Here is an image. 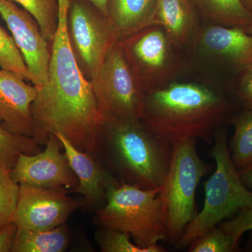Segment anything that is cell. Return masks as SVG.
Listing matches in <instances>:
<instances>
[{"instance_id": "obj_1", "label": "cell", "mask_w": 252, "mask_h": 252, "mask_svg": "<svg viewBox=\"0 0 252 252\" xmlns=\"http://www.w3.org/2000/svg\"><path fill=\"white\" fill-rule=\"evenodd\" d=\"M59 20L53 41L48 79L37 88L31 106L33 138L45 144L60 132L82 152L98 153L99 138L105 119L97 106L91 81L78 64L68 31L70 0H58Z\"/></svg>"}, {"instance_id": "obj_2", "label": "cell", "mask_w": 252, "mask_h": 252, "mask_svg": "<svg viewBox=\"0 0 252 252\" xmlns=\"http://www.w3.org/2000/svg\"><path fill=\"white\" fill-rule=\"evenodd\" d=\"M232 109L223 94L208 86L172 81L145 94L141 120L172 144L191 139L210 144L217 127L231 119Z\"/></svg>"}, {"instance_id": "obj_3", "label": "cell", "mask_w": 252, "mask_h": 252, "mask_svg": "<svg viewBox=\"0 0 252 252\" xmlns=\"http://www.w3.org/2000/svg\"><path fill=\"white\" fill-rule=\"evenodd\" d=\"M99 157L121 182L158 189L171 165L172 144L141 119H109L99 135Z\"/></svg>"}, {"instance_id": "obj_4", "label": "cell", "mask_w": 252, "mask_h": 252, "mask_svg": "<svg viewBox=\"0 0 252 252\" xmlns=\"http://www.w3.org/2000/svg\"><path fill=\"white\" fill-rule=\"evenodd\" d=\"M101 227L130 235L147 248L167 240L166 215L160 189H142L117 180L107 187L104 205L96 212Z\"/></svg>"}, {"instance_id": "obj_5", "label": "cell", "mask_w": 252, "mask_h": 252, "mask_svg": "<svg viewBox=\"0 0 252 252\" xmlns=\"http://www.w3.org/2000/svg\"><path fill=\"white\" fill-rule=\"evenodd\" d=\"M214 138L211 154L216 162V170L204 184L203 209L187 225L175 244L176 248H187L198 237L252 205V190L240 180L232 161L226 130L217 127Z\"/></svg>"}, {"instance_id": "obj_6", "label": "cell", "mask_w": 252, "mask_h": 252, "mask_svg": "<svg viewBox=\"0 0 252 252\" xmlns=\"http://www.w3.org/2000/svg\"><path fill=\"white\" fill-rule=\"evenodd\" d=\"M208 165L200 158L195 140L172 144L171 165L160 195L166 215L167 240L175 245L196 216L195 193Z\"/></svg>"}, {"instance_id": "obj_7", "label": "cell", "mask_w": 252, "mask_h": 252, "mask_svg": "<svg viewBox=\"0 0 252 252\" xmlns=\"http://www.w3.org/2000/svg\"><path fill=\"white\" fill-rule=\"evenodd\" d=\"M91 82L106 121L141 119L145 94L136 80L119 40L109 50Z\"/></svg>"}, {"instance_id": "obj_8", "label": "cell", "mask_w": 252, "mask_h": 252, "mask_svg": "<svg viewBox=\"0 0 252 252\" xmlns=\"http://www.w3.org/2000/svg\"><path fill=\"white\" fill-rule=\"evenodd\" d=\"M136 80L144 94L172 82L180 68L173 44L159 25L119 40Z\"/></svg>"}, {"instance_id": "obj_9", "label": "cell", "mask_w": 252, "mask_h": 252, "mask_svg": "<svg viewBox=\"0 0 252 252\" xmlns=\"http://www.w3.org/2000/svg\"><path fill=\"white\" fill-rule=\"evenodd\" d=\"M68 31L71 44L91 77L99 70L119 36L109 18L82 2L69 5Z\"/></svg>"}, {"instance_id": "obj_10", "label": "cell", "mask_w": 252, "mask_h": 252, "mask_svg": "<svg viewBox=\"0 0 252 252\" xmlns=\"http://www.w3.org/2000/svg\"><path fill=\"white\" fill-rule=\"evenodd\" d=\"M17 206L12 222L17 228L31 230L52 229L66 223L82 206L63 188H41L19 185Z\"/></svg>"}, {"instance_id": "obj_11", "label": "cell", "mask_w": 252, "mask_h": 252, "mask_svg": "<svg viewBox=\"0 0 252 252\" xmlns=\"http://www.w3.org/2000/svg\"><path fill=\"white\" fill-rule=\"evenodd\" d=\"M45 146L43 152L20 156L10 171L13 180L19 185L69 189L68 192L75 189L77 177L59 138L50 135Z\"/></svg>"}, {"instance_id": "obj_12", "label": "cell", "mask_w": 252, "mask_h": 252, "mask_svg": "<svg viewBox=\"0 0 252 252\" xmlns=\"http://www.w3.org/2000/svg\"><path fill=\"white\" fill-rule=\"evenodd\" d=\"M0 15L22 55L31 81L36 88L41 87L47 81L51 52L39 25L11 0H0Z\"/></svg>"}, {"instance_id": "obj_13", "label": "cell", "mask_w": 252, "mask_h": 252, "mask_svg": "<svg viewBox=\"0 0 252 252\" xmlns=\"http://www.w3.org/2000/svg\"><path fill=\"white\" fill-rule=\"evenodd\" d=\"M14 72L0 69V126L15 135L33 138L34 124L31 106L37 88L30 86Z\"/></svg>"}, {"instance_id": "obj_14", "label": "cell", "mask_w": 252, "mask_h": 252, "mask_svg": "<svg viewBox=\"0 0 252 252\" xmlns=\"http://www.w3.org/2000/svg\"><path fill=\"white\" fill-rule=\"evenodd\" d=\"M67 156L73 171L77 176L78 186L68 193L82 195V206L99 207L106 200L107 187L119 180L100 158L76 148L61 132H55Z\"/></svg>"}, {"instance_id": "obj_15", "label": "cell", "mask_w": 252, "mask_h": 252, "mask_svg": "<svg viewBox=\"0 0 252 252\" xmlns=\"http://www.w3.org/2000/svg\"><path fill=\"white\" fill-rule=\"evenodd\" d=\"M194 44L207 58L242 70L252 63V34L244 28L206 26L200 30Z\"/></svg>"}, {"instance_id": "obj_16", "label": "cell", "mask_w": 252, "mask_h": 252, "mask_svg": "<svg viewBox=\"0 0 252 252\" xmlns=\"http://www.w3.org/2000/svg\"><path fill=\"white\" fill-rule=\"evenodd\" d=\"M193 0H157L156 25L167 33L176 48L195 42L200 27Z\"/></svg>"}, {"instance_id": "obj_17", "label": "cell", "mask_w": 252, "mask_h": 252, "mask_svg": "<svg viewBox=\"0 0 252 252\" xmlns=\"http://www.w3.org/2000/svg\"><path fill=\"white\" fill-rule=\"evenodd\" d=\"M157 0H109L108 18L119 40L156 25Z\"/></svg>"}, {"instance_id": "obj_18", "label": "cell", "mask_w": 252, "mask_h": 252, "mask_svg": "<svg viewBox=\"0 0 252 252\" xmlns=\"http://www.w3.org/2000/svg\"><path fill=\"white\" fill-rule=\"evenodd\" d=\"M70 241L66 223L46 230L17 228L11 252H63Z\"/></svg>"}, {"instance_id": "obj_19", "label": "cell", "mask_w": 252, "mask_h": 252, "mask_svg": "<svg viewBox=\"0 0 252 252\" xmlns=\"http://www.w3.org/2000/svg\"><path fill=\"white\" fill-rule=\"evenodd\" d=\"M195 6L215 24L246 28L252 17L240 0H193Z\"/></svg>"}, {"instance_id": "obj_20", "label": "cell", "mask_w": 252, "mask_h": 252, "mask_svg": "<svg viewBox=\"0 0 252 252\" xmlns=\"http://www.w3.org/2000/svg\"><path fill=\"white\" fill-rule=\"evenodd\" d=\"M229 122L235 130L228 149L235 167L240 170L252 162V109L235 114Z\"/></svg>"}, {"instance_id": "obj_21", "label": "cell", "mask_w": 252, "mask_h": 252, "mask_svg": "<svg viewBox=\"0 0 252 252\" xmlns=\"http://www.w3.org/2000/svg\"><path fill=\"white\" fill-rule=\"evenodd\" d=\"M34 138L15 135L0 126V169L11 171L21 154H35L41 152Z\"/></svg>"}, {"instance_id": "obj_22", "label": "cell", "mask_w": 252, "mask_h": 252, "mask_svg": "<svg viewBox=\"0 0 252 252\" xmlns=\"http://www.w3.org/2000/svg\"><path fill=\"white\" fill-rule=\"evenodd\" d=\"M21 5L36 20L48 41H54L59 20L58 0H11Z\"/></svg>"}, {"instance_id": "obj_23", "label": "cell", "mask_w": 252, "mask_h": 252, "mask_svg": "<svg viewBox=\"0 0 252 252\" xmlns=\"http://www.w3.org/2000/svg\"><path fill=\"white\" fill-rule=\"evenodd\" d=\"M130 235L114 228H103L96 233L95 238L101 251L103 252H165L166 249L160 245L150 248H141L130 240Z\"/></svg>"}, {"instance_id": "obj_24", "label": "cell", "mask_w": 252, "mask_h": 252, "mask_svg": "<svg viewBox=\"0 0 252 252\" xmlns=\"http://www.w3.org/2000/svg\"><path fill=\"white\" fill-rule=\"evenodd\" d=\"M235 241L221 227L217 225L198 237L189 245L190 252H235L239 251Z\"/></svg>"}, {"instance_id": "obj_25", "label": "cell", "mask_w": 252, "mask_h": 252, "mask_svg": "<svg viewBox=\"0 0 252 252\" xmlns=\"http://www.w3.org/2000/svg\"><path fill=\"white\" fill-rule=\"evenodd\" d=\"M0 67L31 81L27 66L12 36L0 26Z\"/></svg>"}, {"instance_id": "obj_26", "label": "cell", "mask_w": 252, "mask_h": 252, "mask_svg": "<svg viewBox=\"0 0 252 252\" xmlns=\"http://www.w3.org/2000/svg\"><path fill=\"white\" fill-rule=\"evenodd\" d=\"M20 186L9 170L0 169V229L12 221L17 206Z\"/></svg>"}, {"instance_id": "obj_27", "label": "cell", "mask_w": 252, "mask_h": 252, "mask_svg": "<svg viewBox=\"0 0 252 252\" xmlns=\"http://www.w3.org/2000/svg\"><path fill=\"white\" fill-rule=\"evenodd\" d=\"M240 243L244 233L252 230V205L237 212L234 216L218 224Z\"/></svg>"}, {"instance_id": "obj_28", "label": "cell", "mask_w": 252, "mask_h": 252, "mask_svg": "<svg viewBox=\"0 0 252 252\" xmlns=\"http://www.w3.org/2000/svg\"><path fill=\"white\" fill-rule=\"evenodd\" d=\"M238 87V96L247 108L252 109V63L243 69Z\"/></svg>"}, {"instance_id": "obj_29", "label": "cell", "mask_w": 252, "mask_h": 252, "mask_svg": "<svg viewBox=\"0 0 252 252\" xmlns=\"http://www.w3.org/2000/svg\"><path fill=\"white\" fill-rule=\"evenodd\" d=\"M17 226L10 222L0 229V252H11Z\"/></svg>"}, {"instance_id": "obj_30", "label": "cell", "mask_w": 252, "mask_h": 252, "mask_svg": "<svg viewBox=\"0 0 252 252\" xmlns=\"http://www.w3.org/2000/svg\"><path fill=\"white\" fill-rule=\"evenodd\" d=\"M239 177L245 187L252 190V162L238 170Z\"/></svg>"}, {"instance_id": "obj_31", "label": "cell", "mask_w": 252, "mask_h": 252, "mask_svg": "<svg viewBox=\"0 0 252 252\" xmlns=\"http://www.w3.org/2000/svg\"><path fill=\"white\" fill-rule=\"evenodd\" d=\"M93 6L102 15L108 18V4L109 0H88Z\"/></svg>"}, {"instance_id": "obj_32", "label": "cell", "mask_w": 252, "mask_h": 252, "mask_svg": "<svg viewBox=\"0 0 252 252\" xmlns=\"http://www.w3.org/2000/svg\"><path fill=\"white\" fill-rule=\"evenodd\" d=\"M252 17V0H240Z\"/></svg>"}, {"instance_id": "obj_33", "label": "cell", "mask_w": 252, "mask_h": 252, "mask_svg": "<svg viewBox=\"0 0 252 252\" xmlns=\"http://www.w3.org/2000/svg\"><path fill=\"white\" fill-rule=\"evenodd\" d=\"M245 31L248 32V33H250V34H252V23L250 25V26H248V27H247L246 28H245Z\"/></svg>"}]
</instances>
